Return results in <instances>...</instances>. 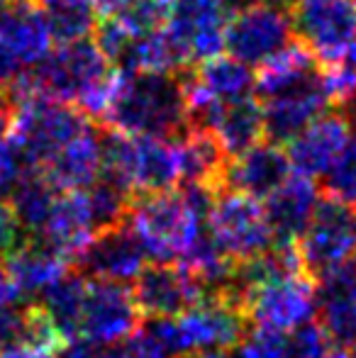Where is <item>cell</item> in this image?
Returning <instances> with one entry per match:
<instances>
[{
  "label": "cell",
  "instance_id": "1",
  "mask_svg": "<svg viewBox=\"0 0 356 358\" xmlns=\"http://www.w3.org/2000/svg\"><path fill=\"white\" fill-rule=\"evenodd\" d=\"M218 190L205 183H183L164 193L137 195L124 224L134 231L147 259L154 264H180L208 229Z\"/></svg>",
  "mask_w": 356,
  "mask_h": 358
},
{
  "label": "cell",
  "instance_id": "2",
  "mask_svg": "<svg viewBox=\"0 0 356 358\" xmlns=\"http://www.w3.org/2000/svg\"><path fill=\"white\" fill-rule=\"evenodd\" d=\"M122 71V69H120ZM105 122L132 137L176 139L188 129L183 80L173 73H120Z\"/></svg>",
  "mask_w": 356,
  "mask_h": 358
},
{
  "label": "cell",
  "instance_id": "3",
  "mask_svg": "<svg viewBox=\"0 0 356 358\" xmlns=\"http://www.w3.org/2000/svg\"><path fill=\"white\" fill-rule=\"evenodd\" d=\"M8 100L13 105L10 142L20 151L27 169H44L76 134L88 127V117L78 108L32 93L20 83L10 88Z\"/></svg>",
  "mask_w": 356,
  "mask_h": 358
},
{
  "label": "cell",
  "instance_id": "4",
  "mask_svg": "<svg viewBox=\"0 0 356 358\" xmlns=\"http://www.w3.org/2000/svg\"><path fill=\"white\" fill-rule=\"evenodd\" d=\"M100 176L122 185L134 198L173 190L180 183L176 144L173 139L105 132Z\"/></svg>",
  "mask_w": 356,
  "mask_h": 358
},
{
  "label": "cell",
  "instance_id": "5",
  "mask_svg": "<svg viewBox=\"0 0 356 358\" xmlns=\"http://www.w3.org/2000/svg\"><path fill=\"white\" fill-rule=\"evenodd\" d=\"M110 71H113L110 62L95 47V42L78 39V42H66L59 44V49H52V54L42 64L20 76L17 83L32 93L78 108L90 90L108 78Z\"/></svg>",
  "mask_w": 356,
  "mask_h": 358
},
{
  "label": "cell",
  "instance_id": "6",
  "mask_svg": "<svg viewBox=\"0 0 356 358\" xmlns=\"http://www.w3.org/2000/svg\"><path fill=\"white\" fill-rule=\"evenodd\" d=\"M293 17L290 5L283 0H262L242 8L229 17L225 49L229 57L257 69L273 54L293 42Z\"/></svg>",
  "mask_w": 356,
  "mask_h": 358
},
{
  "label": "cell",
  "instance_id": "7",
  "mask_svg": "<svg viewBox=\"0 0 356 358\" xmlns=\"http://www.w3.org/2000/svg\"><path fill=\"white\" fill-rule=\"evenodd\" d=\"M293 32L322 64L349 57L356 49L354 0H293Z\"/></svg>",
  "mask_w": 356,
  "mask_h": 358
},
{
  "label": "cell",
  "instance_id": "8",
  "mask_svg": "<svg viewBox=\"0 0 356 358\" xmlns=\"http://www.w3.org/2000/svg\"><path fill=\"white\" fill-rule=\"evenodd\" d=\"M295 246L313 280L356 259V210L320 198L313 220Z\"/></svg>",
  "mask_w": 356,
  "mask_h": 358
},
{
  "label": "cell",
  "instance_id": "9",
  "mask_svg": "<svg viewBox=\"0 0 356 358\" xmlns=\"http://www.w3.org/2000/svg\"><path fill=\"white\" fill-rule=\"evenodd\" d=\"M208 224L232 261L254 259L276 244L264 203L237 190H218Z\"/></svg>",
  "mask_w": 356,
  "mask_h": 358
},
{
  "label": "cell",
  "instance_id": "10",
  "mask_svg": "<svg viewBox=\"0 0 356 358\" xmlns=\"http://www.w3.org/2000/svg\"><path fill=\"white\" fill-rule=\"evenodd\" d=\"M173 320H176L183 358L210 351H232L249 331L244 310L225 295H205L198 305Z\"/></svg>",
  "mask_w": 356,
  "mask_h": 358
},
{
  "label": "cell",
  "instance_id": "11",
  "mask_svg": "<svg viewBox=\"0 0 356 358\" xmlns=\"http://www.w3.org/2000/svg\"><path fill=\"white\" fill-rule=\"evenodd\" d=\"M249 324L276 331H293L315 320V280L310 275H285L257 285L239 297Z\"/></svg>",
  "mask_w": 356,
  "mask_h": 358
},
{
  "label": "cell",
  "instance_id": "12",
  "mask_svg": "<svg viewBox=\"0 0 356 358\" xmlns=\"http://www.w3.org/2000/svg\"><path fill=\"white\" fill-rule=\"evenodd\" d=\"M229 8L225 0H171L164 29L183 62H205L225 52Z\"/></svg>",
  "mask_w": 356,
  "mask_h": 358
},
{
  "label": "cell",
  "instance_id": "13",
  "mask_svg": "<svg viewBox=\"0 0 356 358\" xmlns=\"http://www.w3.org/2000/svg\"><path fill=\"white\" fill-rule=\"evenodd\" d=\"M139 320H142V312L127 285L88 278L86 300H83L81 322H78L81 339H88L98 346L118 344L137 331Z\"/></svg>",
  "mask_w": 356,
  "mask_h": 358
},
{
  "label": "cell",
  "instance_id": "14",
  "mask_svg": "<svg viewBox=\"0 0 356 358\" xmlns=\"http://www.w3.org/2000/svg\"><path fill=\"white\" fill-rule=\"evenodd\" d=\"M132 297L144 317H178L205 297V287L180 264L144 266Z\"/></svg>",
  "mask_w": 356,
  "mask_h": 358
},
{
  "label": "cell",
  "instance_id": "15",
  "mask_svg": "<svg viewBox=\"0 0 356 358\" xmlns=\"http://www.w3.org/2000/svg\"><path fill=\"white\" fill-rule=\"evenodd\" d=\"M147 266V254L127 224H115L93 234L86 249L76 256L78 273L110 283H134Z\"/></svg>",
  "mask_w": 356,
  "mask_h": 358
},
{
  "label": "cell",
  "instance_id": "16",
  "mask_svg": "<svg viewBox=\"0 0 356 358\" xmlns=\"http://www.w3.org/2000/svg\"><path fill=\"white\" fill-rule=\"evenodd\" d=\"M352 134V117L347 113H342V110L329 113L327 110L325 115H320L313 124H308L303 132L295 134L288 142L285 154H288L293 173L320 180L334 164V159Z\"/></svg>",
  "mask_w": 356,
  "mask_h": 358
},
{
  "label": "cell",
  "instance_id": "17",
  "mask_svg": "<svg viewBox=\"0 0 356 358\" xmlns=\"http://www.w3.org/2000/svg\"><path fill=\"white\" fill-rule=\"evenodd\" d=\"M315 320L337 346L356 344V259L315 280Z\"/></svg>",
  "mask_w": 356,
  "mask_h": 358
},
{
  "label": "cell",
  "instance_id": "18",
  "mask_svg": "<svg viewBox=\"0 0 356 358\" xmlns=\"http://www.w3.org/2000/svg\"><path fill=\"white\" fill-rule=\"evenodd\" d=\"M293 173L288 154L280 144L259 142L239 156L227 159L220 188L237 190L254 200H266Z\"/></svg>",
  "mask_w": 356,
  "mask_h": 358
},
{
  "label": "cell",
  "instance_id": "19",
  "mask_svg": "<svg viewBox=\"0 0 356 358\" xmlns=\"http://www.w3.org/2000/svg\"><path fill=\"white\" fill-rule=\"evenodd\" d=\"M332 108L322 88L320 76L308 85H300L276 98H266L262 103L264 113V137L273 144H288L295 134L313 124L320 115Z\"/></svg>",
  "mask_w": 356,
  "mask_h": 358
},
{
  "label": "cell",
  "instance_id": "20",
  "mask_svg": "<svg viewBox=\"0 0 356 358\" xmlns=\"http://www.w3.org/2000/svg\"><path fill=\"white\" fill-rule=\"evenodd\" d=\"M320 198L322 193L318 180L290 173L288 180L264 200V213L276 244H295L303 236L305 227L318 210Z\"/></svg>",
  "mask_w": 356,
  "mask_h": 358
},
{
  "label": "cell",
  "instance_id": "21",
  "mask_svg": "<svg viewBox=\"0 0 356 358\" xmlns=\"http://www.w3.org/2000/svg\"><path fill=\"white\" fill-rule=\"evenodd\" d=\"M0 42L22 69H34L52 54L54 34L37 5L13 0L10 5H0Z\"/></svg>",
  "mask_w": 356,
  "mask_h": 358
},
{
  "label": "cell",
  "instance_id": "22",
  "mask_svg": "<svg viewBox=\"0 0 356 358\" xmlns=\"http://www.w3.org/2000/svg\"><path fill=\"white\" fill-rule=\"evenodd\" d=\"M95 224L88 210V200L83 190H66L59 193L57 203L52 208L47 224L37 241L47 244L64 259L76 261V256L86 249V244L93 239Z\"/></svg>",
  "mask_w": 356,
  "mask_h": 358
},
{
  "label": "cell",
  "instance_id": "23",
  "mask_svg": "<svg viewBox=\"0 0 356 358\" xmlns=\"http://www.w3.org/2000/svg\"><path fill=\"white\" fill-rule=\"evenodd\" d=\"M42 171L62 193L86 190L100 178L103 171V134L88 124Z\"/></svg>",
  "mask_w": 356,
  "mask_h": 358
},
{
  "label": "cell",
  "instance_id": "24",
  "mask_svg": "<svg viewBox=\"0 0 356 358\" xmlns=\"http://www.w3.org/2000/svg\"><path fill=\"white\" fill-rule=\"evenodd\" d=\"M3 266L15 290L22 297L42 295L47 287H52L69 273V259L37 239H27L24 244H20L13 254L5 256Z\"/></svg>",
  "mask_w": 356,
  "mask_h": 358
},
{
  "label": "cell",
  "instance_id": "25",
  "mask_svg": "<svg viewBox=\"0 0 356 358\" xmlns=\"http://www.w3.org/2000/svg\"><path fill=\"white\" fill-rule=\"evenodd\" d=\"M205 132H210L227 159L239 156L242 151L252 149L254 144L262 142L264 137V113L262 103L254 98L234 100V103H225L215 110L210 117Z\"/></svg>",
  "mask_w": 356,
  "mask_h": 358
},
{
  "label": "cell",
  "instance_id": "26",
  "mask_svg": "<svg viewBox=\"0 0 356 358\" xmlns=\"http://www.w3.org/2000/svg\"><path fill=\"white\" fill-rule=\"evenodd\" d=\"M185 80L215 103H234V100L252 98V93L257 90L254 69L229 54L227 57L218 54V57L200 62V66Z\"/></svg>",
  "mask_w": 356,
  "mask_h": 358
},
{
  "label": "cell",
  "instance_id": "27",
  "mask_svg": "<svg viewBox=\"0 0 356 358\" xmlns=\"http://www.w3.org/2000/svg\"><path fill=\"white\" fill-rule=\"evenodd\" d=\"M259 69L262 71L257 76V93L262 100L308 85L320 76L318 59L303 42H290Z\"/></svg>",
  "mask_w": 356,
  "mask_h": 358
},
{
  "label": "cell",
  "instance_id": "28",
  "mask_svg": "<svg viewBox=\"0 0 356 358\" xmlns=\"http://www.w3.org/2000/svg\"><path fill=\"white\" fill-rule=\"evenodd\" d=\"M173 144H176L180 183H205L220 188L227 154L213 134L205 129H185L180 137L173 139Z\"/></svg>",
  "mask_w": 356,
  "mask_h": 358
},
{
  "label": "cell",
  "instance_id": "29",
  "mask_svg": "<svg viewBox=\"0 0 356 358\" xmlns=\"http://www.w3.org/2000/svg\"><path fill=\"white\" fill-rule=\"evenodd\" d=\"M62 190L44 176L42 169H27L10 193V208L17 217L27 239H37L47 224Z\"/></svg>",
  "mask_w": 356,
  "mask_h": 358
},
{
  "label": "cell",
  "instance_id": "30",
  "mask_svg": "<svg viewBox=\"0 0 356 358\" xmlns=\"http://www.w3.org/2000/svg\"><path fill=\"white\" fill-rule=\"evenodd\" d=\"M88 290V275L71 273L69 271L64 278H59L52 287L42 292V302L39 305L47 310L57 329L64 334V339L71 341L78 336V322H81L83 300H86Z\"/></svg>",
  "mask_w": 356,
  "mask_h": 358
},
{
  "label": "cell",
  "instance_id": "31",
  "mask_svg": "<svg viewBox=\"0 0 356 358\" xmlns=\"http://www.w3.org/2000/svg\"><path fill=\"white\" fill-rule=\"evenodd\" d=\"M183 64L185 62L178 47L162 27L157 32L132 39L122 62H120V69L127 73H176Z\"/></svg>",
  "mask_w": 356,
  "mask_h": 358
},
{
  "label": "cell",
  "instance_id": "32",
  "mask_svg": "<svg viewBox=\"0 0 356 358\" xmlns=\"http://www.w3.org/2000/svg\"><path fill=\"white\" fill-rule=\"evenodd\" d=\"M39 13L44 15L54 42H78L98 27V10L90 0H37Z\"/></svg>",
  "mask_w": 356,
  "mask_h": 358
},
{
  "label": "cell",
  "instance_id": "33",
  "mask_svg": "<svg viewBox=\"0 0 356 358\" xmlns=\"http://www.w3.org/2000/svg\"><path fill=\"white\" fill-rule=\"evenodd\" d=\"M320 193L322 198L337 200V203L356 210V132L339 151L327 173L320 178Z\"/></svg>",
  "mask_w": 356,
  "mask_h": 358
},
{
  "label": "cell",
  "instance_id": "34",
  "mask_svg": "<svg viewBox=\"0 0 356 358\" xmlns=\"http://www.w3.org/2000/svg\"><path fill=\"white\" fill-rule=\"evenodd\" d=\"M320 80H322V88L332 108L356 105V49L339 62L325 64V71H320Z\"/></svg>",
  "mask_w": 356,
  "mask_h": 358
},
{
  "label": "cell",
  "instance_id": "35",
  "mask_svg": "<svg viewBox=\"0 0 356 358\" xmlns=\"http://www.w3.org/2000/svg\"><path fill=\"white\" fill-rule=\"evenodd\" d=\"M169 3L171 0H129L115 17L132 34V39H137L142 34L157 32V29L164 27L169 15Z\"/></svg>",
  "mask_w": 356,
  "mask_h": 358
},
{
  "label": "cell",
  "instance_id": "36",
  "mask_svg": "<svg viewBox=\"0 0 356 358\" xmlns=\"http://www.w3.org/2000/svg\"><path fill=\"white\" fill-rule=\"evenodd\" d=\"M239 358H293L290 331L254 327L239 341Z\"/></svg>",
  "mask_w": 356,
  "mask_h": 358
},
{
  "label": "cell",
  "instance_id": "37",
  "mask_svg": "<svg viewBox=\"0 0 356 358\" xmlns=\"http://www.w3.org/2000/svg\"><path fill=\"white\" fill-rule=\"evenodd\" d=\"M293 341V358H347L342 346H337L318 320L305 322L303 327L290 331Z\"/></svg>",
  "mask_w": 356,
  "mask_h": 358
},
{
  "label": "cell",
  "instance_id": "38",
  "mask_svg": "<svg viewBox=\"0 0 356 358\" xmlns=\"http://www.w3.org/2000/svg\"><path fill=\"white\" fill-rule=\"evenodd\" d=\"M129 44H132V34L122 27V22L115 15H110L103 24L95 27V47L103 52V57L108 62H122Z\"/></svg>",
  "mask_w": 356,
  "mask_h": 358
},
{
  "label": "cell",
  "instance_id": "39",
  "mask_svg": "<svg viewBox=\"0 0 356 358\" xmlns=\"http://www.w3.org/2000/svg\"><path fill=\"white\" fill-rule=\"evenodd\" d=\"M95 358H171L162 351L144 331H134L132 336L118 341V344L100 346Z\"/></svg>",
  "mask_w": 356,
  "mask_h": 358
},
{
  "label": "cell",
  "instance_id": "40",
  "mask_svg": "<svg viewBox=\"0 0 356 358\" xmlns=\"http://www.w3.org/2000/svg\"><path fill=\"white\" fill-rule=\"evenodd\" d=\"M29 302H0V351L22 344Z\"/></svg>",
  "mask_w": 356,
  "mask_h": 358
},
{
  "label": "cell",
  "instance_id": "41",
  "mask_svg": "<svg viewBox=\"0 0 356 358\" xmlns=\"http://www.w3.org/2000/svg\"><path fill=\"white\" fill-rule=\"evenodd\" d=\"M24 171H27V166H24L20 151L15 149V144L10 139H0V200L13 193L15 183Z\"/></svg>",
  "mask_w": 356,
  "mask_h": 358
},
{
  "label": "cell",
  "instance_id": "42",
  "mask_svg": "<svg viewBox=\"0 0 356 358\" xmlns=\"http://www.w3.org/2000/svg\"><path fill=\"white\" fill-rule=\"evenodd\" d=\"M27 241V234L20 227L17 217H15L10 203L0 200V256H8L17 249L20 244Z\"/></svg>",
  "mask_w": 356,
  "mask_h": 358
},
{
  "label": "cell",
  "instance_id": "43",
  "mask_svg": "<svg viewBox=\"0 0 356 358\" xmlns=\"http://www.w3.org/2000/svg\"><path fill=\"white\" fill-rule=\"evenodd\" d=\"M22 64L10 54V49L0 42V93H10L17 78L22 76Z\"/></svg>",
  "mask_w": 356,
  "mask_h": 358
},
{
  "label": "cell",
  "instance_id": "44",
  "mask_svg": "<svg viewBox=\"0 0 356 358\" xmlns=\"http://www.w3.org/2000/svg\"><path fill=\"white\" fill-rule=\"evenodd\" d=\"M0 358H62V354L37 349V346H29V344H15L10 349L0 351Z\"/></svg>",
  "mask_w": 356,
  "mask_h": 358
},
{
  "label": "cell",
  "instance_id": "45",
  "mask_svg": "<svg viewBox=\"0 0 356 358\" xmlns=\"http://www.w3.org/2000/svg\"><path fill=\"white\" fill-rule=\"evenodd\" d=\"M20 300H22V295L15 290L8 271H5V266L0 264V302H20Z\"/></svg>",
  "mask_w": 356,
  "mask_h": 358
},
{
  "label": "cell",
  "instance_id": "46",
  "mask_svg": "<svg viewBox=\"0 0 356 358\" xmlns=\"http://www.w3.org/2000/svg\"><path fill=\"white\" fill-rule=\"evenodd\" d=\"M10 124H13V105L0 95V139H10Z\"/></svg>",
  "mask_w": 356,
  "mask_h": 358
},
{
  "label": "cell",
  "instance_id": "47",
  "mask_svg": "<svg viewBox=\"0 0 356 358\" xmlns=\"http://www.w3.org/2000/svg\"><path fill=\"white\" fill-rule=\"evenodd\" d=\"M90 3L95 5L98 15H105V17H110V15H118L120 10H122L124 5L129 3V0H90Z\"/></svg>",
  "mask_w": 356,
  "mask_h": 358
},
{
  "label": "cell",
  "instance_id": "48",
  "mask_svg": "<svg viewBox=\"0 0 356 358\" xmlns=\"http://www.w3.org/2000/svg\"><path fill=\"white\" fill-rule=\"evenodd\" d=\"M229 10H242V8H249L254 3H262V0H225Z\"/></svg>",
  "mask_w": 356,
  "mask_h": 358
},
{
  "label": "cell",
  "instance_id": "49",
  "mask_svg": "<svg viewBox=\"0 0 356 358\" xmlns=\"http://www.w3.org/2000/svg\"><path fill=\"white\" fill-rule=\"evenodd\" d=\"M195 358H239V356H234L232 351H210V354H200Z\"/></svg>",
  "mask_w": 356,
  "mask_h": 358
},
{
  "label": "cell",
  "instance_id": "50",
  "mask_svg": "<svg viewBox=\"0 0 356 358\" xmlns=\"http://www.w3.org/2000/svg\"><path fill=\"white\" fill-rule=\"evenodd\" d=\"M347 358H356V344L349 346V354H347Z\"/></svg>",
  "mask_w": 356,
  "mask_h": 358
},
{
  "label": "cell",
  "instance_id": "51",
  "mask_svg": "<svg viewBox=\"0 0 356 358\" xmlns=\"http://www.w3.org/2000/svg\"><path fill=\"white\" fill-rule=\"evenodd\" d=\"M354 113H356V105H354Z\"/></svg>",
  "mask_w": 356,
  "mask_h": 358
},
{
  "label": "cell",
  "instance_id": "52",
  "mask_svg": "<svg viewBox=\"0 0 356 358\" xmlns=\"http://www.w3.org/2000/svg\"><path fill=\"white\" fill-rule=\"evenodd\" d=\"M0 5H3V0H0Z\"/></svg>",
  "mask_w": 356,
  "mask_h": 358
},
{
  "label": "cell",
  "instance_id": "53",
  "mask_svg": "<svg viewBox=\"0 0 356 358\" xmlns=\"http://www.w3.org/2000/svg\"><path fill=\"white\" fill-rule=\"evenodd\" d=\"M354 3H356V0H354Z\"/></svg>",
  "mask_w": 356,
  "mask_h": 358
}]
</instances>
